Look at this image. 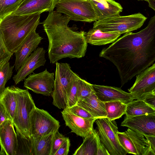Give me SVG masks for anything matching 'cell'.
<instances>
[{"label": "cell", "instance_id": "obj_1", "mask_svg": "<svg viewBox=\"0 0 155 155\" xmlns=\"http://www.w3.org/2000/svg\"><path fill=\"white\" fill-rule=\"evenodd\" d=\"M116 67L121 87L154 64L155 61V15L144 29L125 33L99 54Z\"/></svg>", "mask_w": 155, "mask_h": 155}, {"label": "cell", "instance_id": "obj_2", "mask_svg": "<svg viewBox=\"0 0 155 155\" xmlns=\"http://www.w3.org/2000/svg\"><path fill=\"white\" fill-rule=\"evenodd\" d=\"M70 21L66 15L53 11L41 23L48 39V58L51 63L64 58H79L85 55L86 32L73 30L68 26Z\"/></svg>", "mask_w": 155, "mask_h": 155}, {"label": "cell", "instance_id": "obj_3", "mask_svg": "<svg viewBox=\"0 0 155 155\" xmlns=\"http://www.w3.org/2000/svg\"><path fill=\"white\" fill-rule=\"evenodd\" d=\"M40 17V13L21 15L11 14L0 20V30L11 52L15 53L28 35L41 24Z\"/></svg>", "mask_w": 155, "mask_h": 155}, {"label": "cell", "instance_id": "obj_4", "mask_svg": "<svg viewBox=\"0 0 155 155\" xmlns=\"http://www.w3.org/2000/svg\"><path fill=\"white\" fill-rule=\"evenodd\" d=\"M147 19L140 13L127 16L115 15L100 18L94 22L93 28L121 34L140 28Z\"/></svg>", "mask_w": 155, "mask_h": 155}, {"label": "cell", "instance_id": "obj_5", "mask_svg": "<svg viewBox=\"0 0 155 155\" xmlns=\"http://www.w3.org/2000/svg\"><path fill=\"white\" fill-rule=\"evenodd\" d=\"M17 104L16 115L13 121L16 131L24 137H31L30 117L36 107L32 96L27 89L24 90L12 85Z\"/></svg>", "mask_w": 155, "mask_h": 155}, {"label": "cell", "instance_id": "obj_6", "mask_svg": "<svg viewBox=\"0 0 155 155\" xmlns=\"http://www.w3.org/2000/svg\"><path fill=\"white\" fill-rule=\"evenodd\" d=\"M56 11L67 16L70 20L91 22L100 18L91 0H58Z\"/></svg>", "mask_w": 155, "mask_h": 155}, {"label": "cell", "instance_id": "obj_7", "mask_svg": "<svg viewBox=\"0 0 155 155\" xmlns=\"http://www.w3.org/2000/svg\"><path fill=\"white\" fill-rule=\"evenodd\" d=\"M55 78L51 96L53 105L59 109L66 107L68 94L76 73L66 63H56Z\"/></svg>", "mask_w": 155, "mask_h": 155}, {"label": "cell", "instance_id": "obj_8", "mask_svg": "<svg viewBox=\"0 0 155 155\" xmlns=\"http://www.w3.org/2000/svg\"><path fill=\"white\" fill-rule=\"evenodd\" d=\"M100 139L110 155H126L127 153L120 144L117 136L118 127L115 120L107 117L96 120Z\"/></svg>", "mask_w": 155, "mask_h": 155}, {"label": "cell", "instance_id": "obj_9", "mask_svg": "<svg viewBox=\"0 0 155 155\" xmlns=\"http://www.w3.org/2000/svg\"><path fill=\"white\" fill-rule=\"evenodd\" d=\"M30 133L34 138L54 134L58 131L59 121L47 111L36 107L30 117Z\"/></svg>", "mask_w": 155, "mask_h": 155}, {"label": "cell", "instance_id": "obj_10", "mask_svg": "<svg viewBox=\"0 0 155 155\" xmlns=\"http://www.w3.org/2000/svg\"><path fill=\"white\" fill-rule=\"evenodd\" d=\"M133 85L128 89L135 99L141 100L146 95L155 93V64L136 76Z\"/></svg>", "mask_w": 155, "mask_h": 155}, {"label": "cell", "instance_id": "obj_11", "mask_svg": "<svg viewBox=\"0 0 155 155\" xmlns=\"http://www.w3.org/2000/svg\"><path fill=\"white\" fill-rule=\"evenodd\" d=\"M54 81V73L46 69L38 73L29 74L24 80V86L36 93L49 96L53 92Z\"/></svg>", "mask_w": 155, "mask_h": 155}, {"label": "cell", "instance_id": "obj_12", "mask_svg": "<svg viewBox=\"0 0 155 155\" xmlns=\"http://www.w3.org/2000/svg\"><path fill=\"white\" fill-rule=\"evenodd\" d=\"M45 53L43 48L38 47L30 54L13 77L15 84L24 80L35 69L45 65L46 61Z\"/></svg>", "mask_w": 155, "mask_h": 155}, {"label": "cell", "instance_id": "obj_13", "mask_svg": "<svg viewBox=\"0 0 155 155\" xmlns=\"http://www.w3.org/2000/svg\"><path fill=\"white\" fill-rule=\"evenodd\" d=\"M120 125L144 136H155V114L131 117L125 116Z\"/></svg>", "mask_w": 155, "mask_h": 155}, {"label": "cell", "instance_id": "obj_14", "mask_svg": "<svg viewBox=\"0 0 155 155\" xmlns=\"http://www.w3.org/2000/svg\"><path fill=\"white\" fill-rule=\"evenodd\" d=\"M66 126L72 132L85 137L93 129V124L97 119H86L77 116L65 108L61 112Z\"/></svg>", "mask_w": 155, "mask_h": 155}, {"label": "cell", "instance_id": "obj_15", "mask_svg": "<svg viewBox=\"0 0 155 155\" xmlns=\"http://www.w3.org/2000/svg\"><path fill=\"white\" fill-rule=\"evenodd\" d=\"M14 127L10 119L0 126V155H16L17 139Z\"/></svg>", "mask_w": 155, "mask_h": 155}, {"label": "cell", "instance_id": "obj_16", "mask_svg": "<svg viewBox=\"0 0 155 155\" xmlns=\"http://www.w3.org/2000/svg\"><path fill=\"white\" fill-rule=\"evenodd\" d=\"M95 94L104 102L120 101L126 104L135 99L130 93L115 87L93 84Z\"/></svg>", "mask_w": 155, "mask_h": 155}, {"label": "cell", "instance_id": "obj_17", "mask_svg": "<svg viewBox=\"0 0 155 155\" xmlns=\"http://www.w3.org/2000/svg\"><path fill=\"white\" fill-rule=\"evenodd\" d=\"M43 38L36 32V30L30 33L25 38L15 54V59L14 65L17 71L30 54L35 51Z\"/></svg>", "mask_w": 155, "mask_h": 155}, {"label": "cell", "instance_id": "obj_18", "mask_svg": "<svg viewBox=\"0 0 155 155\" xmlns=\"http://www.w3.org/2000/svg\"><path fill=\"white\" fill-rule=\"evenodd\" d=\"M58 0H24L12 14L21 15L53 11Z\"/></svg>", "mask_w": 155, "mask_h": 155}, {"label": "cell", "instance_id": "obj_19", "mask_svg": "<svg viewBox=\"0 0 155 155\" xmlns=\"http://www.w3.org/2000/svg\"><path fill=\"white\" fill-rule=\"evenodd\" d=\"M125 132L128 135L132 154L136 155H155L144 136L128 128Z\"/></svg>", "mask_w": 155, "mask_h": 155}, {"label": "cell", "instance_id": "obj_20", "mask_svg": "<svg viewBox=\"0 0 155 155\" xmlns=\"http://www.w3.org/2000/svg\"><path fill=\"white\" fill-rule=\"evenodd\" d=\"M76 104L98 119L107 117L104 102L100 100L95 93L87 97L78 99Z\"/></svg>", "mask_w": 155, "mask_h": 155}, {"label": "cell", "instance_id": "obj_21", "mask_svg": "<svg viewBox=\"0 0 155 155\" xmlns=\"http://www.w3.org/2000/svg\"><path fill=\"white\" fill-rule=\"evenodd\" d=\"M121 34L114 32H105L101 30L92 28L86 34L87 42L94 45H101L114 42Z\"/></svg>", "mask_w": 155, "mask_h": 155}, {"label": "cell", "instance_id": "obj_22", "mask_svg": "<svg viewBox=\"0 0 155 155\" xmlns=\"http://www.w3.org/2000/svg\"><path fill=\"white\" fill-rule=\"evenodd\" d=\"M91 0L99 12L100 18L119 15L122 11L120 4L114 0Z\"/></svg>", "mask_w": 155, "mask_h": 155}, {"label": "cell", "instance_id": "obj_23", "mask_svg": "<svg viewBox=\"0 0 155 155\" xmlns=\"http://www.w3.org/2000/svg\"><path fill=\"white\" fill-rule=\"evenodd\" d=\"M0 103L13 122L16 115L17 104L12 85L5 87L0 94Z\"/></svg>", "mask_w": 155, "mask_h": 155}, {"label": "cell", "instance_id": "obj_24", "mask_svg": "<svg viewBox=\"0 0 155 155\" xmlns=\"http://www.w3.org/2000/svg\"><path fill=\"white\" fill-rule=\"evenodd\" d=\"M98 134L94 129L84 137L82 144L73 155H97V139Z\"/></svg>", "mask_w": 155, "mask_h": 155}, {"label": "cell", "instance_id": "obj_25", "mask_svg": "<svg viewBox=\"0 0 155 155\" xmlns=\"http://www.w3.org/2000/svg\"><path fill=\"white\" fill-rule=\"evenodd\" d=\"M155 114V109L143 101L133 100L127 104L125 115L127 117Z\"/></svg>", "mask_w": 155, "mask_h": 155}, {"label": "cell", "instance_id": "obj_26", "mask_svg": "<svg viewBox=\"0 0 155 155\" xmlns=\"http://www.w3.org/2000/svg\"><path fill=\"white\" fill-rule=\"evenodd\" d=\"M54 134L36 138L32 137L35 155H50Z\"/></svg>", "mask_w": 155, "mask_h": 155}, {"label": "cell", "instance_id": "obj_27", "mask_svg": "<svg viewBox=\"0 0 155 155\" xmlns=\"http://www.w3.org/2000/svg\"><path fill=\"white\" fill-rule=\"evenodd\" d=\"M107 117L110 120L118 119L125 114L127 104L120 101L104 102Z\"/></svg>", "mask_w": 155, "mask_h": 155}, {"label": "cell", "instance_id": "obj_28", "mask_svg": "<svg viewBox=\"0 0 155 155\" xmlns=\"http://www.w3.org/2000/svg\"><path fill=\"white\" fill-rule=\"evenodd\" d=\"M17 144L16 155H35L32 137L27 139L16 131Z\"/></svg>", "mask_w": 155, "mask_h": 155}, {"label": "cell", "instance_id": "obj_29", "mask_svg": "<svg viewBox=\"0 0 155 155\" xmlns=\"http://www.w3.org/2000/svg\"><path fill=\"white\" fill-rule=\"evenodd\" d=\"M24 0H0V20L14 12Z\"/></svg>", "mask_w": 155, "mask_h": 155}, {"label": "cell", "instance_id": "obj_30", "mask_svg": "<svg viewBox=\"0 0 155 155\" xmlns=\"http://www.w3.org/2000/svg\"><path fill=\"white\" fill-rule=\"evenodd\" d=\"M94 93L95 92L92 84L79 77L77 85L78 100L87 97Z\"/></svg>", "mask_w": 155, "mask_h": 155}, {"label": "cell", "instance_id": "obj_31", "mask_svg": "<svg viewBox=\"0 0 155 155\" xmlns=\"http://www.w3.org/2000/svg\"><path fill=\"white\" fill-rule=\"evenodd\" d=\"M14 65L11 66L9 62L0 69V94L5 88V84L13 74Z\"/></svg>", "mask_w": 155, "mask_h": 155}, {"label": "cell", "instance_id": "obj_32", "mask_svg": "<svg viewBox=\"0 0 155 155\" xmlns=\"http://www.w3.org/2000/svg\"><path fill=\"white\" fill-rule=\"evenodd\" d=\"M79 76L76 74L68 94L65 108H70L76 104L77 99V85Z\"/></svg>", "mask_w": 155, "mask_h": 155}, {"label": "cell", "instance_id": "obj_33", "mask_svg": "<svg viewBox=\"0 0 155 155\" xmlns=\"http://www.w3.org/2000/svg\"><path fill=\"white\" fill-rule=\"evenodd\" d=\"M13 54L7 48L0 30V69L9 62Z\"/></svg>", "mask_w": 155, "mask_h": 155}, {"label": "cell", "instance_id": "obj_34", "mask_svg": "<svg viewBox=\"0 0 155 155\" xmlns=\"http://www.w3.org/2000/svg\"><path fill=\"white\" fill-rule=\"evenodd\" d=\"M67 137L60 134L58 131L54 133L52 140L50 155H54L58 148Z\"/></svg>", "mask_w": 155, "mask_h": 155}, {"label": "cell", "instance_id": "obj_35", "mask_svg": "<svg viewBox=\"0 0 155 155\" xmlns=\"http://www.w3.org/2000/svg\"><path fill=\"white\" fill-rule=\"evenodd\" d=\"M68 108L71 113L86 119H98L84 108L77 104Z\"/></svg>", "mask_w": 155, "mask_h": 155}, {"label": "cell", "instance_id": "obj_36", "mask_svg": "<svg viewBox=\"0 0 155 155\" xmlns=\"http://www.w3.org/2000/svg\"><path fill=\"white\" fill-rule=\"evenodd\" d=\"M70 145L69 138L67 137L66 140L61 145L54 155H68Z\"/></svg>", "mask_w": 155, "mask_h": 155}, {"label": "cell", "instance_id": "obj_37", "mask_svg": "<svg viewBox=\"0 0 155 155\" xmlns=\"http://www.w3.org/2000/svg\"><path fill=\"white\" fill-rule=\"evenodd\" d=\"M141 100L155 109V93L146 95Z\"/></svg>", "mask_w": 155, "mask_h": 155}, {"label": "cell", "instance_id": "obj_38", "mask_svg": "<svg viewBox=\"0 0 155 155\" xmlns=\"http://www.w3.org/2000/svg\"><path fill=\"white\" fill-rule=\"evenodd\" d=\"M97 155H110L107 150L101 142L99 135L97 139Z\"/></svg>", "mask_w": 155, "mask_h": 155}, {"label": "cell", "instance_id": "obj_39", "mask_svg": "<svg viewBox=\"0 0 155 155\" xmlns=\"http://www.w3.org/2000/svg\"><path fill=\"white\" fill-rule=\"evenodd\" d=\"M10 118L0 103V126L4 121Z\"/></svg>", "mask_w": 155, "mask_h": 155}, {"label": "cell", "instance_id": "obj_40", "mask_svg": "<svg viewBox=\"0 0 155 155\" xmlns=\"http://www.w3.org/2000/svg\"><path fill=\"white\" fill-rule=\"evenodd\" d=\"M151 149L155 152V136H145Z\"/></svg>", "mask_w": 155, "mask_h": 155}, {"label": "cell", "instance_id": "obj_41", "mask_svg": "<svg viewBox=\"0 0 155 155\" xmlns=\"http://www.w3.org/2000/svg\"><path fill=\"white\" fill-rule=\"evenodd\" d=\"M147 2L149 3V6L155 10V0H148Z\"/></svg>", "mask_w": 155, "mask_h": 155}, {"label": "cell", "instance_id": "obj_42", "mask_svg": "<svg viewBox=\"0 0 155 155\" xmlns=\"http://www.w3.org/2000/svg\"><path fill=\"white\" fill-rule=\"evenodd\" d=\"M138 1H147V2H148V0H137Z\"/></svg>", "mask_w": 155, "mask_h": 155}, {"label": "cell", "instance_id": "obj_43", "mask_svg": "<svg viewBox=\"0 0 155 155\" xmlns=\"http://www.w3.org/2000/svg\"></svg>", "mask_w": 155, "mask_h": 155}]
</instances>
